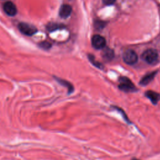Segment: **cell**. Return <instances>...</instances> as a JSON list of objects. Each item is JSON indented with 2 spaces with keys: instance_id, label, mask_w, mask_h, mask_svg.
<instances>
[{
  "instance_id": "obj_13",
  "label": "cell",
  "mask_w": 160,
  "mask_h": 160,
  "mask_svg": "<svg viewBox=\"0 0 160 160\" xmlns=\"http://www.w3.org/2000/svg\"><path fill=\"white\" fill-rule=\"evenodd\" d=\"M60 28H61V25L57 23H54V22H50L46 26V29L49 32L56 31L59 29Z\"/></svg>"
},
{
  "instance_id": "obj_9",
  "label": "cell",
  "mask_w": 160,
  "mask_h": 160,
  "mask_svg": "<svg viewBox=\"0 0 160 160\" xmlns=\"http://www.w3.org/2000/svg\"><path fill=\"white\" fill-rule=\"evenodd\" d=\"M156 74V72H152L151 73L146 74L145 76H144L141 79L139 84L142 86H146L148 84L154 79V77L155 76Z\"/></svg>"
},
{
  "instance_id": "obj_14",
  "label": "cell",
  "mask_w": 160,
  "mask_h": 160,
  "mask_svg": "<svg viewBox=\"0 0 160 160\" xmlns=\"http://www.w3.org/2000/svg\"><path fill=\"white\" fill-rule=\"evenodd\" d=\"M88 58H89L90 61L91 62V63L93 64L96 67H97L98 68H101L102 66L101 64H100L99 62H97V61H95L94 58V56L92 55H90V54L88 55Z\"/></svg>"
},
{
  "instance_id": "obj_15",
  "label": "cell",
  "mask_w": 160,
  "mask_h": 160,
  "mask_svg": "<svg viewBox=\"0 0 160 160\" xmlns=\"http://www.w3.org/2000/svg\"><path fill=\"white\" fill-rule=\"evenodd\" d=\"M40 47L44 49H48L51 48V44L48 41H43L40 44Z\"/></svg>"
},
{
  "instance_id": "obj_4",
  "label": "cell",
  "mask_w": 160,
  "mask_h": 160,
  "mask_svg": "<svg viewBox=\"0 0 160 160\" xmlns=\"http://www.w3.org/2000/svg\"><path fill=\"white\" fill-rule=\"evenodd\" d=\"M122 59L123 61L128 64H135L138 61V56L136 53L131 50L128 49L126 50L122 55Z\"/></svg>"
},
{
  "instance_id": "obj_1",
  "label": "cell",
  "mask_w": 160,
  "mask_h": 160,
  "mask_svg": "<svg viewBox=\"0 0 160 160\" xmlns=\"http://www.w3.org/2000/svg\"><path fill=\"white\" fill-rule=\"evenodd\" d=\"M119 81V88L121 91H123L126 92H134L137 91L136 87L129 78L126 77H121Z\"/></svg>"
},
{
  "instance_id": "obj_5",
  "label": "cell",
  "mask_w": 160,
  "mask_h": 160,
  "mask_svg": "<svg viewBox=\"0 0 160 160\" xmlns=\"http://www.w3.org/2000/svg\"><path fill=\"white\" fill-rule=\"evenodd\" d=\"M92 45L96 49H102L106 45V39L99 34H95L92 38Z\"/></svg>"
},
{
  "instance_id": "obj_10",
  "label": "cell",
  "mask_w": 160,
  "mask_h": 160,
  "mask_svg": "<svg viewBox=\"0 0 160 160\" xmlns=\"http://www.w3.org/2000/svg\"><path fill=\"white\" fill-rule=\"evenodd\" d=\"M111 107L112 109H114L116 110L117 111H118L121 114V116H122L123 119L126 122V123H128V124H132V122L131 121V120L128 118V115L126 114V112H124V111L122 109H121V108H119V107H118L116 106H111Z\"/></svg>"
},
{
  "instance_id": "obj_3",
  "label": "cell",
  "mask_w": 160,
  "mask_h": 160,
  "mask_svg": "<svg viewBox=\"0 0 160 160\" xmlns=\"http://www.w3.org/2000/svg\"><path fill=\"white\" fill-rule=\"evenodd\" d=\"M18 28L22 34L29 36L35 34L38 31L34 26L27 22H20L18 24Z\"/></svg>"
},
{
  "instance_id": "obj_2",
  "label": "cell",
  "mask_w": 160,
  "mask_h": 160,
  "mask_svg": "<svg viewBox=\"0 0 160 160\" xmlns=\"http://www.w3.org/2000/svg\"><path fill=\"white\" fill-rule=\"evenodd\" d=\"M142 58L146 62L152 64L157 62L158 58V52L153 49L146 50L142 54Z\"/></svg>"
},
{
  "instance_id": "obj_7",
  "label": "cell",
  "mask_w": 160,
  "mask_h": 160,
  "mask_svg": "<svg viewBox=\"0 0 160 160\" xmlns=\"http://www.w3.org/2000/svg\"><path fill=\"white\" fill-rule=\"evenodd\" d=\"M145 96L148 98L154 105H156L160 100V94L154 91H147L145 92Z\"/></svg>"
},
{
  "instance_id": "obj_8",
  "label": "cell",
  "mask_w": 160,
  "mask_h": 160,
  "mask_svg": "<svg viewBox=\"0 0 160 160\" xmlns=\"http://www.w3.org/2000/svg\"><path fill=\"white\" fill-rule=\"evenodd\" d=\"M72 8L69 4H63L59 9V16L62 18L69 17L71 13Z\"/></svg>"
},
{
  "instance_id": "obj_16",
  "label": "cell",
  "mask_w": 160,
  "mask_h": 160,
  "mask_svg": "<svg viewBox=\"0 0 160 160\" xmlns=\"http://www.w3.org/2000/svg\"><path fill=\"white\" fill-rule=\"evenodd\" d=\"M103 24H104L103 22L98 21H96V22H95V26H96L98 29H99V28H103Z\"/></svg>"
},
{
  "instance_id": "obj_6",
  "label": "cell",
  "mask_w": 160,
  "mask_h": 160,
  "mask_svg": "<svg viewBox=\"0 0 160 160\" xmlns=\"http://www.w3.org/2000/svg\"><path fill=\"white\" fill-rule=\"evenodd\" d=\"M4 12L10 16H14L17 13V8L11 1H7L3 5Z\"/></svg>"
},
{
  "instance_id": "obj_18",
  "label": "cell",
  "mask_w": 160,
  "mask_h": 160,
  "mask_svg": "<svg viewBox=\"0 0 160 160\" xmlns=\"http://www.w3.org/2000/svg\"><path fill=\"white\" fill-rule=\"evenodd\" d=\"M131 160H140V159H139L138 158H132Z\"/></svg>"
},
{
  "instance_id": "obj_12",
  "label": "cell",
  "mask_w": 160,
  "mask_h": 160,
  "mask_svg": "<svg viewBox=\"0 0 160 160\" xmlns=\"http://www.w3.org/2000/svg\"><path fill=\"white\" fill-rule=\"evenodd\" d=\"M113 56H114V52L112 49L109 48H107L103 51L102 57L105 60L110 61L113 58Z\"/></svg>"
},
{
  "instance_id": "obj_17",
  "label": "cell",
  "mask_w": 160,
  "mask_h": 160,
  "mask_svg": "<svg viewBox=\"0 0 160 160\" xmlns=\"http://www.w3.org/2000/svg\"><path fill=\"white\" fill-rule=\"evenodd\" d=\"M116 0H102L103 2L105 4H107V5H111V4H112L114 2H115Z\"/></svg>"
},
{
  "instance_id": "obj_11",
  "label": "cell",
  "mask_w": 160,
  "mask_h": 160,
  "mask_svg": "<svg viewBox=\"0 0 160 160\" xmlns=\"http://www.w3.org/2000/svg\"><path fill=\"white\" fill-rule=\"evenodd\" d=\"M58 82L61 84V85H62L63 86H65L68 88V94H71L74 91V88H73V86L69 82L65 81V80H63V79H59V78H56Z\"/></svg>"
}]
</instances>
